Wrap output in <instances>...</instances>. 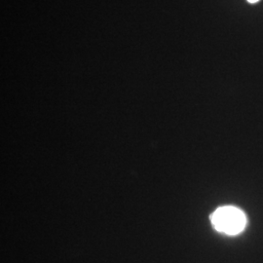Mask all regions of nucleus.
Listing matches in <instances>:
<instances>
[{"mask_svg": "<svg viewBox=\"0 0 263 263\" xmlns=\"http://www.w3.org/2000/svg\"><path fill=\"white\" fill-rule=\"evenodd\" d=\"M249 2H251V3H255V2H257L258 0H248Z\"/></svg>", "mask_w": 263, "mask_h": 263, "instance_id": "obj_2", "label": "nucleus"}, {"mask_svg": "<svg viewBox=\"0 0 263 263\" xmlns=\"http://www.w3.org/2000/svg\"><path fill=\"white\" fill-rule=\"evenodd\" d=\"M213 226L218 232L227 235H238L247 226V216L243 211L233 206L218 208L211 216Z\"/></svg>", "mask_w": 263, "mask_h": 263, "instance_id": "obj_1", "label": "nucleus"}]
</instances>
